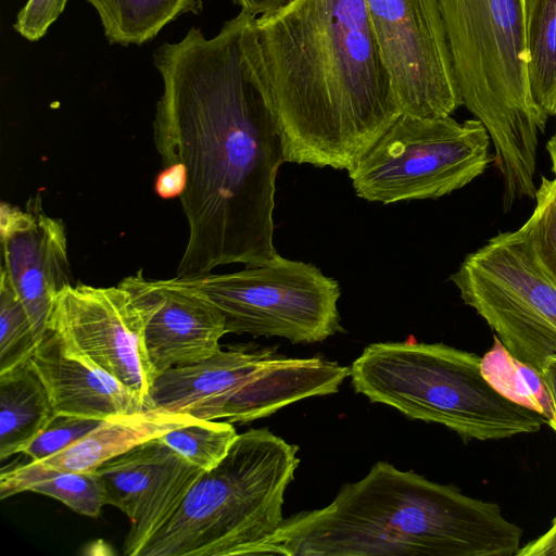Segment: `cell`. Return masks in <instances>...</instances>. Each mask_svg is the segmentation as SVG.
I'll return each mask as SVG.
<instances>
[{
    "label": "cell",
    "instance_id": "obj_30",
    "mask_svg": "<svg viewBox=\"0 0 556 556\" xmlns=\"http://www.w3.org/2000/svg\"><path fill=\"white\" fill-rule=\"evenodd\" d=\"M295 0H233V2L241 7V10L254 16H262L276 13Z\"/></svg>",
    "mask_w": 556,
    "mask_h": 556
},
{
    "label": "cell",
    "instance_id": "obj_27",
    "mask_svg": "<svg viewBox=\"0 0 556 556\" xmlns=\"http://www.w3.org/2000/svg\"><path fill=\"white\" fill-rule=\"evenodd\" d=\"M67 0H27L16 15L13 28L28 41L43 37L63 13Z\"/></svg>",
    "mask_w": 556,
    "mask_h": 556
},
{
    "label": "cell",
    "instance_id": "obj_18",
    "mask_svg": "<svg viewBox=\"0 0 556 556\" xmlns=\"http://www.w3.org/2000/svg\"><path fill=\"white\" fill-rule=\"evenodd\" d=\"M55 415L30 358L0 372V460L22 453Z\"/></svg>",
    "mask_w": 556,
    "mask_h": 556
},
{
    "label": "cell",
    "instance_id": "obj_26",
    "mask_svg": "<svg viewBox=\"0 0 556 556\" xmlns=\"http://www.w3.org/2000/svg\"><path fill=\"white\" fill-rule=\"evenodd\" d=\"M101 422V419L55 415L22 453L29 462H41L70 447Z\"/></svg>",
    "mask_w": 556,
    "mask_h": 556
},
{
    "label": "cell",
    "instance_id": "obj_31",
    "mask_svg": "<svg viewBox=\"0 0 556 556\" xmlns=\"http://www.w3.org/2000/svg\"><path fill=\"white\" fill-rule=\"evenodd\" d=\"M541 375L551 393L556 415V356H551L546 359Z\"/></svg>",
    "mask_w": 556,
    "mask_h": 556
},
{
    "label": "cell",
    "instance_id": "obj_4",
    "mask_svg": "<svg viewBox=\"0 0 556 556\" xmlns=\"http://www.w3.org/2000/svg\"><path fill=\"white\" fill-rule=\"evenodd\" d=\"M463 105L486 128L503 206L535 198L539 134L548 117L529 87L528 0H438Z\"/></svg>",
    "mask_w": 556,
    "mask_h": 556
},
{
    "label": "cell",
    "instance_id": "obj_15",
    "mask_svg": "<svg viewBox=\"0 0 556 556\" xmlns=\"http://www.w3.org/2000/svg\"><path fill=\"white\" fill-rule=\"evenodd\" d=\"M144 321V346L156 372L208 358L220 351L226 334L219 309L177 278H146L142 270L119 283ZM157 377V376H156Z\"/></svg>",
    "mask_w": 556,
    "mask_h": 556
},
{
    "label": "cell",
    "instance_id": "obj_25",
    "mask_svg": "<svg viewBox=\"0 0 556 556\" xmlns=\"http://www.w3.org/2000/svg\"><path fill=\"white\" fill-rule=\"evenodd\" d=\"M37 344L24 306L0 279V372L30 358Z\"/></svg>",
    "mask_w": 556,
    "mask_h": 556
},
{
    "label": "cell",
    "instance_id": "obj_1",
    "mask_svg": "<svg viewBox=\"0 0 556 556\" xmlns=\"http://www.w3.org/2000/svg\"><path fill=\"white\" fill-rule=\"evenodd\" d=\"M255 18L241 10L213 38L192 27L153 52L163 81L154 144L163 166L179 163L187 177L177 278L278 255L273 215L285 157L254 51Z\"/></svg>",
    "mask_w": 556,
    "mask_h": 556
},
{
    "label": "cell",
    "instance_id": "obj_11",
    "mask_svg": "<svg viewBox=\"0 0 556 556\" xmlns=\"http://www.w3.org/2000/svg\"><path fill=\"white\" fill-rule=\"evenodd\" d=\"M402 114L451 116L463 100L438 0H365Z\"/></svg>",
    "mask_w": 556,
    "mask_h": 556
},
{
    "label": "cell",
    "instance_id": "obj_19",
    "mask_svg": "<svg viewBox=\"0 0 556 556\" xmlns=\"http://www.w3.org/2000/svg\"><path fill=\"white\" fill-rule=\"evenodd\" d=\"M30 491L53 497L84 516L98 517L105 494L102 482L93 471L58 470L38 462L8 466L0 472V498Z\"/></svg>",
    "mask_w": 556,
    "mask_h": 556
},
{
    "label": "cell",
    "instance_id": "obj_9",
    "mask_svg": "<svg viewBox=\"0 0 556 556\" xmlns=\"http://www.w3.org/2000/svg\"><path fill=\"white\" fill-rule=\"evenodd\" d=\"M177 280L219 309L226 333L316 343L344 331L338 309L340 286L311 263L278 254L239 271Z\"/></svg>",
    "mask_w": 556,
    "mask_h": 556
},
{
    "label": "cell",
    "instance_id": "obj_7",
    "mask_svg": "<svg viewBox=\"0 0 556 556\" xmlns=\"http://www.w3.org/2000/svg\"><path fill=\"white\" fill-rule=\"evenodd\" d=\"M349 374V367L323 357H289L274 346L237 344L159 374L149 408L245 424L294 402L333 394Z\"/></svg>",
    "mask_w": 556,
    "mask_h": 556
},
{
    "label": "cell",
    "instance_id": "obj_28",
    "mask_svg": "<svg viewBox=\"0 0 556 556\" xmlns=\"http://www.w3.org/2000/svg\"><path fill=\"white\" fill-rule=\"evenodd\" d=\"M187 182L186 169L179 164L163 166V170L157 175L155 181V191L163 199L181 197Z\"/></svg>",
    "mask_w": 556,
    "mask_h": 556
},
{
    "label": "cell",
    "instance_id": "obj_32",
    "mask_svg": "<svg viewBox=\"0 0 556 556\" xmlns=\"http://www.w3.org/2000/svg\"><path fill=\"white\" fill-rule=\"evenodd\" d=\"M546 150L551 159L552 172L556 177V131L553 135V137L548 140L546 144Z\"/></svg>",
    "mask_w": 556,
    "mask_h": 556
},
{
    "label": "cell",
    "instance_id": "obj_10",
    "mask_svg": "<svg viewBox=\"0 0 556 556\" xmlns=\"http://www.w3.org/2000/svg\"><path fill=\"white\" fill-rule=\"evenodd\" d=\"M451 280L513 357L541 374L556 356V285L521 228L500 232L468 254Z\"/></svg>",
    "mask_w": 556,
    "mask_h": 556
},
{
    "label": "cell",
    "instance_id": "obj_22",
    "mask_svg": "<svg viewBox=\"0 0 556 556\" xmlns=\"http://www.w3.org/2000/svg\"><path fill=\"white\" fill-rule=\"evenodd\" d=\"M481 365L494 388L535 412L556 432L553 400L539 371L513 357L495 336L493 346L482 356Z\"/></svg>",
    "mask_w": 556,
    "mask_h": 556
},
{
    "label": "cell",
    "instance_id": "obj_12",
    "mask_svg": "<svg viewBox=\"0 0 556 556\" xmlns=\"http://www.w3.org/2000/svg\"><path fill=\"white\" fill-rule=\"evenodd\" d=\"M48 329L64 353L111 376L149 408L157 375L147 355L141 312L126 290L66 286L54 299Z\"/></svg>",
    "mask_w": 556,
    "mask_h": 556
},
{
    "label": "cell",
    "instance_id": "obj_2",
    "mask_svg": "<svg viewBox=\"0 0 556 556\" xmlns=\"http://www.w3.org/2000/svg\"><path fill=\"white\" fill-rule=\"evenodd\" d=\"M253 42L285 162L349 173L402 115L365 0H295Z\"/></svg>",
    "mask_w": 556,
    "mask_h": 556
},
{
    "label": "cell",
    "instance_id": "obj_14",
    "mask_svg": "<svg viewBox=\"0 0 556 556\" xmlns=\"http://www.w3.org/2000/svg\"><path fill=\"white\" fill-rule=\"evenodd\" d=\"M105 503L131 521L124 554L138 556L177 511L203 469L187 462L159 438L116 456L96 470Z\"/></svg>",
    "mask_w": 556,
    "mask_h": 556
},
{
    "label": "cell",
    "instance_id": "obj_16",
    "mask_svg": "<svg viewBox=\"0 0 556 556\" xmlns=\"http://www.w3.org/2000/svg\"><path fill=\"white\" fill-rule=\"evenodd\" d=\"M30 359L49 391L56 415L104 420L147 408L134 391L64 353L50 329Z\"/></svg>",
    "mask_w": 556,
    "mask_h": 556
},
{
    "label": "cell",
    "instance_id": "obj_8",
    "mask_svg": "<svg viewBox=\"0 0 556 556\" xmlns=\"http://www.w3.org/2000/svg\"><path fill=\"white\" fill-rule=\"evenodd\" d=\"M491 138L477 118L402 114L349 172L369 202L438 199L479 177L490 163Z\"/></svg>",
    "mask_w": 556,
    "mask_h": 556
},
{
    "label": "cell",
    "instance_id": "obj_17",
    "mask_svg": "<svg viewBox=\"0 0 556 556\" xmlns=\"http://www.w3.org/2000/svg\"><path fill=\"white\" fill-rule=\"evenodd\" d=\"M198 420L201 419L189 414L161 408L112 416L70 447L38 463L58 470L93 471L147 441Z\"/></svg>",
    "mask_w": 556,
    "mask_h": 556
},
{
    "label": "cell",
    "instance_id": "obj_23",
    "mask_svg": "<svg viewBox=\"0 0 556 556\" xmlns=\"http://www.w3.org/2000/svg\"><path fill=\"white\" fill-rule=\"evenodd\" d=\"M237 437L228 421L198 420L159 439L187 462L207 471L224 459Z\"/></svg>",
    "mask_w": 556,
    "mask_h": 556
},
{
    "label": "cell",
    "instance_id": "obj_29",
    "mask_svg": "<svg viewBox=\"0 0 556 556\" xmlns=\"http://www.w3.org/2000/svg\"><path fill=\"white\" fill-rule=\"evenodd\" d=\"M516 556H556V517L542 535L522 545Z\"/></svg>",
    "mask_w": 556,
    "mask_h": 556
},
{
    "label": "cell",
    "instance_id": "obj_5",
    "mask_svg": "<svg viewBox=\"0 0 556 556\" xmlns=\"http://www.w3.org/2000/svg\"><path fill=\"white\" fill-rule=\"evenodd\" d=\"M299 446L267 428L238 434L228 454L193 483L138 556L252 555L283 521Z\"/></svg>",
    "mask_w": 556,
    "mask_h": 556
},
{
    "label": "cell",
    "instance_id": "obj_13",
    "mask_svg": "<svg viewBox=\"0 0 556 556\" xmlns=\"http://www.w3.org/2000/svg\"><path fill=\"white\" fill-rule=\"evenodd\" d=\"M0 233V279L21 301L39 342L48 331L56 294L73 285L64 224L45 213L37 194L25 210L1 203Z\"/></svg>",
    "mask_w": 556,
    "mask_h": 556
},
{
    "label": "cell",
    "instance_id": "obj_20",
    "mask_svg": "<svg viewBox=\"0 0 556 556\" xmlns=\"http://www.w3.org/2000/svg\"><path fill=\"white\" fill-rule=\"evenodd\" d=\"M112 45L141 46L186 13L199 14L202 0H87Z\"/></svg>",
    "mask_w": 556,
    "mask_h": 556
},
{
    "label": "cell",
    "instance_id": "obj_21",
    "mask_svg": "<svg viewBox=\"0 0 556 556\" xmlns=\"http://www.w3.org/2000/svg\"><path fill=\"white\" fill-rule=\"evenodd\" d=\"M528 76L532 100L546 117L556 115V0H528Z\"/></svg>",
    "mask_w": 556,
    "mask_h": 556
},
{
    "label": "cell",
    "instance_id": "obj_6",
    "mask_svg": "<svg viewBox=\"0 0 556 556\" xmlns=\"http://www.w3.org/2000/svg\"><path fill=\"white\" fill-rule=\"evenodd\" d=\"M482 357L443 343L379 342L350 367L356 393L410 419L435 422L464 439L502 440L544 425L532 409L502 394L482 371Z\"/></svg>",
    "mask_w": 556,
    "mask_h": 556
},
{
    "label": "cell",
    "instance_id": "obj_24",
    "mask_svg": "<svg viewBox=\"0 0 556 556\" xmlns=\"http://www.w3.org/2000/svg\"><path fill=\"white\" fill-rule=\"evenodd\" d=\"M535 207L521 230L545 275L556 285V177H542Z\"/></svg>",
    "mask_w": 556,
    "mask_h": 556
},
{
    "label": "cell",
    "instance_id": "obj_3",
    "mask_svg": "<svg viewBox=\"0 0 556 556\" xmlns=\"http://www.w3.org/2000/svg\"><path fill=\"white\" fill-rule=\"evenodd\" d=\"M521 540L496 503L377 462L327 506L283 519L252 555L513 556Z\"/></svg>",
    "mask_w": 556,
    "mask_h": 556
}]
</instances>
